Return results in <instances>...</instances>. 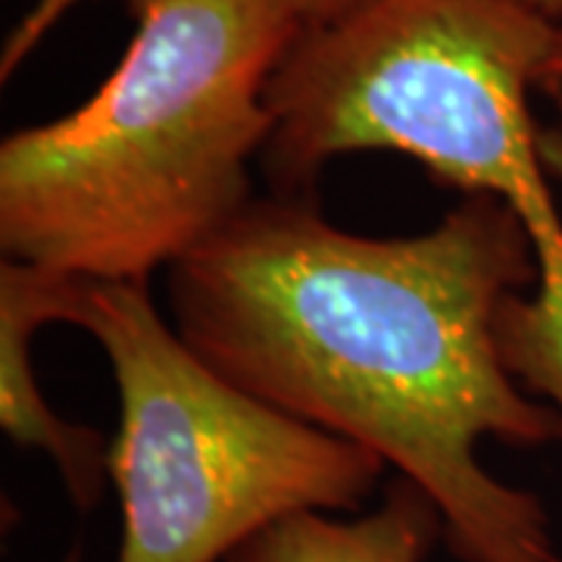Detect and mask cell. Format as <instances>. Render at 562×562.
<instances>
[{
    "mask_svg": "<svg viewBox=\"0 0 562 562\" xmlns=\"http://www.w3.org/2000/svg\"><path fill=\"white\" fill-rule=\"evenodd\" d=\"M531 281V238L497 198L465 194L422 235L372 238L269 194L166 269V294L222 379L419 487L457 560L562 562L541 497L479 460L484 441H562V413L525 394L497 344L503 297Z\"/></svg>",
    "mask_w": 562,
    "mask_h": 562,
    "instance_id": "6da1fadb",
    "label": "cell"
},
{
    "mask_svg": "<svg viewBox=\"0 0 562 562\" xmlns=\"http://www.w3.org/2000/svg\"><path fill=\"white\" fill-rule=\"evenodd\" d=\"M101 88L0 144V250L85 281L147 284L254 201L266 85L303 29L266 0H128Z\"/></svg>",
    "mask_w": 562,
    "mask_h": 562,
    "instance_id": "7a4b0ae2",
    "label": "cell"
},
{
    "mask_svg": "<svg viewBox=\"0 0 562 562\" xmlns=\"http://www.w3.org/2000/svg\"><path fill=\"white\" fill-rule=\"evenodd\" d=\"M557 32L519 0H375L303 29L266 85L262 176L272 194L310 198L338 157H413L516 210L538 257L535 301L562 319V216L531 113Z\"/></svg>",
    "mask_w": 562,
    "mask_h": 562,
    "instance_id": "3957f363",
    "label": "cell"
},
{
    "mask_svg": "<svg viewBox=\"0 0 562 562\" xmlns=\"http://www.w3.org/2000/svg\"><path fill=\"white\" fill-rule=\"evenodd\" d=\"M69 325L101 344L120 425L106 472L122 509L116 562H228L301 513H360L384 462L257 401L184 344L147 284H76Z\"/></svg>",
    "mask_w": 562,
    "mask_h": 562,
    "instance_id": "277c9868",
    "label": "cell"
},
{
    "mask_svg": "<svg viewBox=\"0 0 562 562\" xmlns=\"http://www.w3.org/2000/svg\"><path fill=\"white\" fill-rule=\"evenodd\" d=\"M79 279L29 262L0 266V428L7 438L38 450L57 465L69 501L91 509L101 501L106 443L98 428L76 425L50 409L32 362V347L44 325H69Z\"/></svg>",
    "mask_w": 562,
    "mask_h": 562,
    "instance_id": "5b68a950",
    "label": "cell"
},
{
    "mask_svg": "<svg viewBox=\"0 0 562 562\" xmlns=\"http://www.w3.org/2000/svg\"><path fill=\"white\" fill-rule=\"evenodd\" d=\"M438 538H443L438 509L419 487L397 479L369 513L291 516L228 562H425Z\"/></svg>",
    "mask_w": 562,
    "mask_h": 562,
    "instance_id": "8992f818",
    "label": "cell"
},
{
    "mask_svg": "<svg viewBox=\"0 0 562 562\" xmlns=\"http://www.w3.org/2000/svg\"><path fill=\"white\" fill-rule=\"evenodd\" d=\"M79 3L85 0H32V7L25 10V16L16 22V29L3 41V54H0V81H10L16 76L22 63L29 60L38 50L44 38L60 25Z\"/></svg>",
    "mask_w": 562,
    "mask_h": 562,
    "instance_id": "52a82bcc",
    "label": "cell"
},
{
    "mask_svg": "<svg viewBox=\"0 0 562 562\" xmlns=\"http://www.w3.org/2000/svg\"><path fill=\"white\" fill-rule=\"evenodd\" d=\"M266 3H272L276 10H281L288 20L297 22L301 29H316V25L344 20V16L357 13L375 0H266Z\"/></svg>",
    "mask_w": 562,
    "mask_h": 562,
    "instance_id": "ba28073f",
    "label": "cell"
},
{
    "mask_svg": "<svg viewBox=\"0 0 562 562\" xmlns=\"http://www.w3.org/2000/svg\"><path fill=\"white\" fill-rule=\"evenodd\" d=\"M550 101V120L541 122L538 132V154L550 179L562 181V85L543 91Z\"/></svg>",
    "mask_w": 562,
    "mask_h": 562,
    "instance_id": "9c48e42d",
    "label": "cell"
},
{
    "mask_svg": "<svg viewBox=\"0 0 562 562\" xmlns=\"http://www.w3.org/2000/svg\"><path fill=\"white\" fill-rule=\"evenodd\" d=\"M562 85V25L557 32V41H553V50H550V60H547V69H543V81L541 91H550Z\"/></svg>",
    "mask_w": 562,
    "mask_h": 562,
    "instance_id": "30bf717a",
    "label": "cell"
},
{
    "mask_svg": "<svg viewBox=\"0 0 562 562\" xmlns=\"http://www.w3.org/2000/svg\"><path fill=\"white\" fill-rule=\"evenodd\" d=\"M528 10H535L538 16L550 20L553 25H562V0H519Z\"/></svg>",
    "mask_w": 562,
    "mask_h": 562,
    "instance_id": "8fae6325",
    "label": "cell"
},
{
    "mask_svg": "<svg viewBox=\"0 0 562 562\" xmlns=\"http://www.w3.org/2000/svg\"><path fill=\"white\" fill-rule=\"evenodd\" d=\"M69 562H76V557H72V560H69Z\"/></svg>",
    "mask_w": 562,
    "mask_h": 562,
    "instance_id": "7c38bea8",
    "label": "cell"
}]
</instances>
